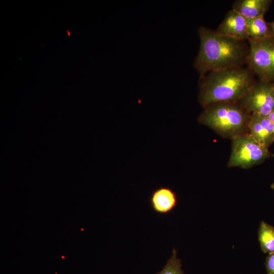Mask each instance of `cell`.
Masks as SVG:
<instances>
[{
  "mask_svg": "<svg viewBox=\"0 0 274 274\" xmlns=\"http://www.w3.org/2000/svg\"><path fill=\"white\" fill-rule=\"evenodd\" d=\"M198 32L200 46L193 67L200 77L212 71L246 63L249 51L247 40L225 36L205 26H200Z\"/></svg>",
  "mask_w": 274,
  "mask_h": 274,
  "instance_id": "cell-1",
  "label": "cell"
},
{
  "mask_svg": "<svg viewBox=\"0 0 274 274\" xmlns=\"http://www.w3.org/2000/svg\"><path fill=\"white\" fill-rule=\"evenodd\" d=\"M198 100L204 108L225 102H238L256 82L254 74L243 66L208 73L200 77Z\"/></svg>",
  "mask_w": 274,
  "mask_h": 274,
  "instance_id": "cell-2",
  "label": "cell"
},
{
  "mask_svg": "<svg viewBox=\"0 0 274 274\" xmlns=\"http://www.w3.org/2000/svg\"><path fill=\"white\" fill-rule=\"evenodd\" d=\"M203 108L198 122L221 136L232 140L249 133L251 114L238 102L215 103Z\"/></svg>",
  "mask_w": 274,
  "mask_h": 274,
  "instance_id": "cell-3",
  "label": "cell"
},
{
  "mask_svg": "<svg viewBox=\"0 0 274 274\" xmlns=\"http://www.w3.org/2000/svg\"><path fill=\"white\" fill-rule=\"evenodd\" d=\"M231 140L228 167L249 168L262 163L269 156L268 148L257 141L249 133Z\"/></svg>",
  "mask_w": 274,
  "mask_h": 274,
  "instance_id": "cell-4",
  "label": "cell"
},
{
  "mask_svg": "<svg viewBox=\"0 0 274 274\" xmlns=\"http://www.w3.org/2000/svg\"><path fill=\"white\" fill-rule=\"evenodd\" d=\"M249 53L247 67L259 80L271 82L274 80V38L248 40Z\"/></svg>",
  "mask_w": 274,
  "mask_h": 274,
  "instance_id": "cell-5",
  "label": "cell"
},
{
  "mask_svg": "<svg viewBox=\"0 0 274 274\" xmlns=\"http://www.w3.org/2000/svg\"><path fill=\"white\" fill-rule=\"evenodd\" d=\"M238 102L249 112L267 117L274 111L272 83L259 80Z\"/></svg>",
  "mask_w": 274,
  "mask_h": 274,
  "instance_id": "cell-6",
  "label": "cell"
},
{
  "mask_svg": "<svg viewBox=\"0 0 274 274\" xmlns=\"http://www.w3.org/2000/svg\"><path fill=\"white\" fill-rule=\"evenodd\" d=\"M247 20L232 9L226 13L216 30L225 36L247 40Z\"/></svg>",
  "mask_w": 274,
  "mask_h": 274,
  "instance_id": "cell-7",
  "label": "cell"
},
{
  "mask_svg": "<svg viewBox=\"0 0 274 274\" xmlns=\"http://www.w3.org/2000/svg\"><path fill=\"white\" fill-rule=\"evenodd\" d=\"M249 133L259 143L268 148L274 142V124L266 116L252 114Z\"/></svg>",
  "mask_w": 274,
  "mask_h": 274,
  "instance_id": "cell-8",
  "label": "cell"
},
{
  "mask_svg": "<svg viewBox=\"0 0 274 274\" xmlns=\"http://www.w3.org/2000/svg\"><path fill=\"white\" fill-rule=\"evenodd\" d=\"M151 209L159 214L165 215L177 207L178 198L176 193L169 187L160 186L153 191L149 197Z\"/></svg>",
  "mask_w": 274,
  "mask_h": 274,
  "instance_id": "cell-9",
  "label": "cell"
},
{
  "mask_svg": "<svg viewBox=\"0 0 274 274\" xmlns=\"http://www.w3.org/2000/svg\"><path fill=\"white\" fill-rule=\"evenodd\" d=\"M270 0H237L232 6V9L247 19L264 16L268 10Z\"/></svg>",
  "mask_w": 274,
  "mask_h": 274,
  "instance_id": "cell-10",
  "label": "cell"
},
{
  "mask_svg": "<svg viewBox=\"0 0 274 274\" xmlns=\"http://www.w3.org/2000/svg\"><path fill=\"white\" fill-rule=\"evenodd\" d=\"M247 40H260L271 36L268 23L264 16L247 20Z\"/></svg>",
  "mask_w": 274,
  "mask_h": 274,
  "instance_id": "cell-11",
  "label": "cell"
},
{
  "mask_svg": "<svg viewBox=\"0 0 274 274\" xmlns=\"http://www.w3.org/2000/svg\"><path fill=\"white\" fill-rule=\"evenodd\" d=\"M258 236L262 251L268 255L274 253V227L264 221H261Z\"/></svg>",
  "mask_w": 274,
  "mask_h": 274,
  "instance_id": "cell-12",
  "label": "cell"
},
{
  "mask_svg": "<svg viewBox=\"0 0 274 274\" xmlns=\"http://www.w3.org/2000/svg\"><path fill=\"white\" fill-rule=\"evenodd\" d=\"M181 260L177 257V252L174 248L172 254L162 269L155 274H184L182 269Z\"/></svg>",
  "mask_w": 274,
  "mask_h": 274,
  "instance_id": "cell-13",
  "label": "cell"
},
{
  "mask_svg": "<svg viewBox=\"0 0 274 274\" xmlns=\"http://www.w3.org/2000/svg\"><path fill=\"white\" fill-rule=\"evenodd\" d=\"M264 265L267 274H274V253L266 256Z\"/></svg>",
  "mask_w": 274,
  "mask_h": 274,
  "instance_id": "cell-14",
  "label": "cell"
},
{
  "mask_svg": "<svg viewBox=\"0 0 274 274\" xmlns=\"http://www.w3.org/2000/svg\"><path fill=\"white\" fill-rule=\"evenodd\" d=\"M268 24L270 28L271 35L274 38V21L268 23Z\"/></svg>",
  "mask_w": 274,
  "mask_h": 274,
  "instance_id": "cell-15",
  "label": "cell"
},
{
  "mask_svg": "<svg viewBox=\"0 0 274 274\" xmlns=\"http://www.w3.org/2000/svg\"><path fill=\"white\" fill-rule=\"evenodd\" d=\"M267 117L274 124V111L271 112Z\"/></svg>",
  "mask_w": 274,
  "mask_h": 274,
  "instance_id": "cell-16",
  "label": "cell"
},
{
  "mask_svg": "<svg viewBox=\"0 0 274 274\" xmlns=\"http://www.w3.org/2000/svg\"><path fill=\"white\" fill-rule=\"evenodd\" d=\"M271 187L274 190V183L271 185Z\"/></svg>",
  "mask_w": 274,
  "mask_h": 274,
  "instance_id": "cell-17",
  "label": "cell"
},
{
  "mask_svg": "<svg viewBox=\"0 0 274 274\" xmlns=\"http://www.w3.org/2000/svg\"><path fill=\"white\" fill-rule=\"evenodd\" d=\"M272 84H273V86H274V80H273V82H272Z\"/></svg>",
  "mask_w": 274,
  "mask_h": 274,
  "instance_id": "cell-18",
  "label": "cell"
}]
</instances>
